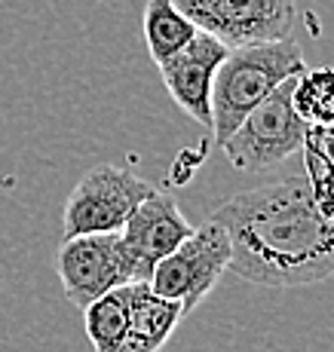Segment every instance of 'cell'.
<instances>
[{
    "mask_svg": "<svg viewBox=\"0 0 334 352\" xmlns=\"http://www.w3.org/2000/svg\"><path fill=\"white\" fill-rule=\"evenodd\" d=\"M151 190L154 187L147 181L123 166H111V162L92 166L65 202V214H61L65 239L86 233H120L132 208Z\"/></svg>",
    "mask_w": 334,
    "mask_h": 352,
    "instance_id": "5",
    "label": "cell"
},
{
    "mask_svg": "<svg viewBox=\"0 0 334 352\" xmlns=\"http://www.w3.org/2000/svg\"><path fill=\"white\" fill-rule=\"evenodd\" d=\"M200 31L227 50L291 37L298 22L295 0H175Z\"/></svg>",
    "mask_w": 334,
    "mask_h": 352,
    "instance_id": "6",
    "label": "cell"
},
{
    "mask_svg": "<svg viewBox=\"0 0 334 352\" xmlns=\"http://www.w3.org/2000/svg\"><path fill=\"white\" fill-rule=\"evenodd\" d=\"M227 267L230 236L218 221L209 218L202 227L190 230V236L178 248H172L163 261H156L147 285L160 297L178 300L184 316H187L206 300Z\"/></svg>",
    "mask_w": 334,
    "mask_h": 352,
    "instance_id": "4",
    "label": "cell"
},
{
    "mask_svg": "<svg viewBox=\"0 0 334 352\" xmlns=\"http://www.w3.org/2000/svg\"><path fill=\"white\" fill-rule=\"evenodd\" d=\"M230 236V267L264 288H298L334 276V184L306 175L230 196L215 208Z\"/></svg>",
    "mask_w": 334,
    "mask_h": 352,
    "instance_id": "1",
    "label": "cell"
},
{
    "mask_svg": "<svg viewBox=\"0 0 334 352\" xmlns=\"http://www.w3.org/2000/svg\"><path fill=\"white\" fill-rule=\"evenodd\" d=\"M304 52L291 37L236 46L218 65L212 83V135L218 147L276 86L304 71Z\"/></svg>",
    "mask_w": 334,
    "mask_h": 352,
    "instance_id": "2",
    "label": "cell"
},
{
    "mask_svg": "<svg viewBox=\"0 0 334 352\" xmlns=\"http://www.w3.org/2000/svg\"><path fill=\"white\" fill-rule=\"evenodd\" d=\"M190 230H194V224L184 218L181 206L175 202L172 193L166 190L147 193L132 208V214L120 230V245L123 254H126L132 282L151 279L156 261H163L172 248H178L190 236Z\"/></svg>",
    "mask_w": 334,
    "mask_h": 352,
    "instance_id": "8",
    "label": "cell"
},
{
    "mask_svg": "<svg viewBox=\"0 0 334 352\" xmlns=\"http://www.w3.org/2000/svg\"><path fill=\"white\" fill-rule=\"evenodd\" d=\"M129 307H132V282L117 285L83 307V324L95 352H120L129 331Z\"/></svg>",
    "mask_w": 334,
    "mask_h": 352,
    "instance_id": "11",
    "label": "cell"
},
{
    "mask_svg": "<svg viewBox=\"0 0 334 352\" xmlns=\"http://www.w3.org/2000/svg\"><path fill=\"white\" fill-rule=\"evenodd\" d=\"M145 43L147 52L156 65H163L166 58H172L178 50L194 40V34L200 31L187 16L178 10L175 0H147L145 6Z\"/></svg>",
    "mask_w": 334,
    "mask_h": 352,
    "instance_id": "12",
    "label": "cell"
},
{
    "mask_svg": "<svg viewBox=\"0 0 334 352\" xmlns=\"http://www.w3.org/2000/svg\"><path fill=\"white\" fill-rule=\"evenodd\" d=\"M306 178L313 184H334V126H310L304 141Z\"/></svg>",
    "mask_w": 334,
    "mask_h": 352,
    "instance_id": "14",
    "label": "cell"
},
{
    "mask_svg": "<svg viewBox=\"0 0 334 352\" xmlns=\"http://www.w3.org/2000/svg\"><path fill=\"white\" fill-rule=\"evenodd\" d=\"M227 52V46L212 34L196 31L184 50L156 65L172 101L200 126H212V83Z\"/></svg>",
    "mask_w": 334,
    "mask_h": 352,
    "instance_id": "9",
    "label": "cell"
},
{
    "mask_svg": "<svg viewBox=\"0 0 334 352\" xmlns=\"http://www.w3.org/2000/svg\"><path fill=\"white\" fill-rule=\"evenodd\" d=\"M291 86L295 77L276 86L255 111L245 113V120L233 129L227 141L221 144L224 157L240 172H267L279 162L304 151L306 126L291 107Z\"/></svg>",
    "mask_w": 334,
    "mask_h": 352,
    "instance_id": "3",
    "label": "cell"
},
{
    "mask_svg": "<svg viewBox=\"0 0 334 352\" xmlns=\"http://www.w3.org/2000/svg\"><path fill=\"white\" fill-rule=\"evenodd\" d=\"M56 273L65 288V297L80 309L105 291L132 282L120 233H86L61 239Z\"/></svg>",
    "mask_w": 334,
    "mask_h": 352,
    "instance_id": "7",
    "label": "cell"
},
{
    "mask_svg": "<svg viewBox=\"0 0 334 352\" xmlns=\"http://www.w3.org/2000/svg\"><path fill=\"white\" fill-rule=\"evenodd\" d=\"M181 319L184 309L178 300L160 297L147 282H132L129 331L120 352H160Z\"/></svg>",
    "mask_w": 334,
    "mask_h": 352,
    "instance_id": "10",
    "label": "cell"
},
{
    "mask_svg": "<svg viewBox=\"0 0 334 352\" xmlns=\"http://www.w3.org/2000/svg\"><path fill=\"white\" fill-rule=\"evenodd\" d=\"M291 107L306 126H334V67H304L291 86Z\"/></svg>",
    "mask_w": 334,
    "mask_h": 352,
    "instance_id": "13",
    "label": "cell"
}]
</instances>
